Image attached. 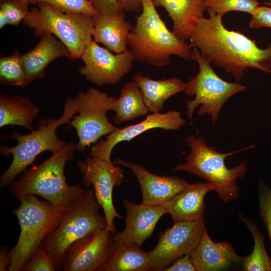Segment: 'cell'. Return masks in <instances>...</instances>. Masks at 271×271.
<instances>
[{
	"instance_id": "obj_1",
	"label": "cell",
	"mask_w": 271,
	"mask_h": 271,
	"mask_svg": "<svg viewBox=\"0 0 271 271\" xmlns=\"http://www.w3.org/2000/svg\"><path fill=\"white\" fill-rule=\"evenodd\" d=\"M207 11L209 18L200 19L189 37L192 48H197L208 63L223 68L238 82L249 68L271 72V43L259 48L255 40L227 29L223 15Z\"/></svg>"
},
{
	"instance_id": "obj_2",
	"label": "cell",
	"mask_w": 271,
	"mask_h": 271,
	"mask_svg": "<svg viewBox=\"0 0 271 271\" xmlns=\"http://www.w3.org/2000/svg\"><path fill=\"white\" fill-rule=\"evenodd\" d=\"M153 0H143L141 13L127 40L134 60L157 67L169 65L171 56L191 59L192 48L170 31L158 13Z\"/></svg>"
},
{
	"instance_id": "obj_3",
	"label": "cell",
	"mask_w": 271,
	"mask_h": 271,
	"mask_svg": "<svg viewBox=\"0 0 271 271\" xmlns=\"http://www.w3.org/2000/svg\"><path fill=\"white\" fill-rule=\"evenodd\" d=\"M77 150L76 144L67 143L61 150L40 165L25 171L9 186L11 193L20 200L28 194L38 195L56 207L66 208L84 189L81 185H68L64 174L65 167Z\"/></svg>"
},
{
	"instance_id": "obj_4",
	"label": "cell",
	"mask_w": 271,
	"mask_h": 271,
	"mask_svg": "<svg viewBox=\"0 0 271 271\" xmlns=\"http://www.w3.org/2000/svg\"><path fill=\"white\" fill-rule=\"evenodd\" d=\"M190 148V153L185 157V162L177 165L173 171H185L199 176L211 184L219 198L224 202L239 198V188L236 182L247 171V161H243L237 166L228 168L225 159L236 152L222 153L212 147L208 146L201 136L196 138L190 135L186 138Z\"/></svg>"
},
{
	"instance_id": "obj_5",
	"label": "cell",
	"mask_w": 271,
	"mask_h": 271,
	"mask_svg": "<svg viewBox=\"0 0 271 271\" xmlns=\"http://www.w3.org/2000/svg\"><path fill=\"white\" fill-rule=\"evenodd\" d=\"M20 205L13 211L21 232L15 246L9 252L8 270H22L26 263L59 224L65 208L56 207L35 195L20 199Z\"/></svg>"
},
{
	"instance_id": "obj_6",
	"label": "cell",
	"mask_w": 271,
	"mask_h": 271,
	"mask_svg": "<svg viewBox=\"0 0 271 271\" xmlns=\"http://www.w3.org/2000/svg\"><path fill=\"white\" fill-rule=\"evenodd\" d=\"M75 113L74 100L69 98L66 101L60 117L41 120L38 128L29 134L14 132L11 138L17 140V144L13 147L2 145L0 148L3 155L13 156L11 164L0 178L1 187L5 188L10 185L42 153L49 151L53 153L63 148L67 143L58 137L56 129L62 124L69 123Z\"/></svg>"
},
{
	"instance_id": "obj_7",
	"label": "cell",
	"mask_w": 271,
	"mask_h": 271,
	"mask_svg": "<svg viewBox=\"0 0 271 271\" xmlns=\"http://www.w3.org/2000/svg\"><path fill=\"white\" fill-rule=\"evenodd\" d=\"M92 187L86 188L65 208L58 225L43 243L58 269L64 253L75 241L99 229H106L105 216L99 213Z\"/></svg>"
},
{
	"instance_id": "obj_8",
	"label": "cell",
	"mask_w": 271,
	"mask_h": 271,
	"mask_svg": "<svg viewBox=\"0 0 271 271\" xmlns=\"http://www.w3.org/2000/svg\"><path fill=\"white\" fill-rule=\"evenodd\" d=\"M36 5L23 21V24L34 30L36 36L45 32L52 34L68 49L71 60L80 58L86 45L93 39V16L62 12L44 3Z\"/></svg>"
},
{
	"instance_id": "obj_9",
	"label": "cell",
	"mask_w": 271,
	"mask_h": 271,
	"mask_svg": "<svg viewBox=\"0 0 271 271\" xmlns=\"http://www.w3.org/2000/svg\"><path fill=\"white\" fill-rule=\"evenodd\" d=\"M190 58L198 63L199 72L185 83L186 94L194 96L186 101L187 116L192 120L195 110L199 106L197 114L209 115L214 123L226 101L235 94L244 91L246 87L239 82H227L218 76L197 48H193Z\"/></svg>"
},
{
	"instance_id": "obj_10",
	"label": "cell",
	"mask_w": 271,
	"mask_h": 271,
	"mask_svg": "<svg viewBox=\"0 0 271 271\" xmlns=\"http://www.w3.org/2000/svg\"><path fill=\"white\" fill-rule=\"evenodd\" d=\"M117 98L109 96L95 88L80 91L73 98L76 113L69 124L76 130L78 137L77 150L84 153L86 148L108 135L119 127L107 117L109 110H113Z\"/></svg>"
},
{
	"instance_id": "obj_11",
	"label": "cell",
	"mask_w": 271,
	"mask_h": 271,
	"mask_svg": "<svg viewBox=\"0 0 271 271\" xmlns=\"http://www.w3.org/2000/svg\"><path fill=\"white\" fill-rule=\"evenodd\" d=\"M77 166L83 175V183L87 188L92 186L96 200L103 209L106 220V229L113 235L116 233L114 223L115 218H122L116 211L112 199L113 190L123 181L122 169L99 158L88 156L79 161Z\"/></svg>"
},
{
	"instance_id": "obj_12",
	"label": "cell",
	"mask_w": 271,
	"mask_h": 271,
	"mask_svg": "<svg viewBox=\"0 0 271 271\" xmlns=\"http://www.w3.org/2000/svg\"><path fill=\"white\" fill-rule=\"evenodd\" d=\"M206 229L204 218L175 222L161 234L156 246L149 252L151 270H164L177 259L190 254Z\"/></svg>"
},
{
	"instance_id": "obj_13",
	"label": "cell",
	"mask_w": 271,
	"mask_h": 271,
	"mask_svg": "<svg viewBox=\"0 0 271 271\" xmlns=\"http://www.w3.org/2000/svg\"><path fill=\"white\" fill-rule=\"evenodd\" d=\"M111 52L91 40L80 57L84 63L79 69L80 74L97 86L118 83L131 70L135 60L128 49L120 53Z\"/></svg>"
},
{
	"instance_id": "obj_14",
	"label": "cell",
	"mask_w": 271,
	"mask_h": 271,
	"mask_svg": "<svg viewBox=\"0 0 271 271\" xmlns=\"http://www.w3.org/2000/svg\"><path fill=\"white\" fill-rule=\"evenodd\" d=\"M114 243L113 235L106 229L91 232L68 247L58 270L103 271Z\"/></svg>"
},
{
	"instance_id": "obj_15",
	"label": "cell",
	"mask_w": 271,
	"mask_h": 271,
	"mask_svg": "<svg viewBox=\"0 0 271 271\" xmlns=\"http://www.w3.org/2000/svg\"><path fill=\"white\" fill-rule=\"evenodd\" d=\"M185 123L181 113L176 110H170L166 113L154 112L138 123L131 124L107 135L105 140L96 142L92 147L90 155L109 162L113 148L121 142L130 141L140 134L153 128L165 130H176Z\"/></svg>"
},
{
	"instance_id": "obj_16",
	"label": "cell",
	"mask_w": 271,
	"mask_h": 271,
	"mask_svg": "<svg viewBox=\"0 0 271 271\" xmlns=\"http://www.w3.org/2000/svg\"><path fill=\"white\" fill-rule=\"evenodd\" d=\"M122 204L126 210L124 230L113 235L114 240L140 247L152 234L161 217L167 212L163 205L137 204L124 199Z\"/></svg>"
},
{
	"instance_id": "obj_17",
	"label": "cell",
	"mask_w": 271,
	"mask_h": 271,
	"mask_svg": "<svg viewBox=\"0 0 271 271\" xmlns=\"http://www.w3.org/2000/svg\"><path fill=\"white\" fill-rule=\"evenodd\" d=\"M112 163L128 168L132 172L140 186L142 203L146 205H163L189 184L184 179L157 175L140 165L120 159H116Z\"/></svg>"
},
{
	"instance_id": "obj_18",
	"label": "cell",
	"mask_w": 271,
	"mask_h": 271,
	"mask_svg": "<svg viewBox=\"0 0 271 271\" xmlns=\"http://www.w3.org/2000/svg\"><path fill=\"white\" fill-rule=\"evenodd\" d=\"M197 271L225 270L242 263L244 257L238 255L232 244L227 241L215 242L205 230L200 241L190 254Z\"/></svg>"
},
{
	"instance_id": "obj_19",
	"label": "cell",
	"mask_w": 271,
	"mask_h": 271,
	"mask_svg": "<svg viewBox=\"0 0 271 271\" xmlns=\"http://www.w3.org/2000/svg\"><path fill=\"white\" fill-rule=\"evenodd\" d=\"M214 190L208 182L189 184L164 205L175 222L200 220L204 216L205 197Z\"/></svg>"
},
{
	"instance_id": "obj_20",
	"label": "cell",
	"mask_w": 271,
	"mask_h": 271,
	"mask_svg": "<svg viewBox=\"0 0 271 271\" xmlns=\"http://www.w3.org/2000/svg\"><path fill=\"white\" fill-rule=\"evenodd\" d=\"M38 44L22 55L24 69L29 83L43 78L48 66L53 60L62 57L71 59L66 47L54 35L43 33Z\"/></svg>"
},
{
	"instance_id": "obj_21",
	"label": "cell",
	"mask_w": 271,
	"mask_h": 271,
	"mask_svg": "<svg viewBox=\"0 0 271 271\" xmlns=\"http://www.w3.org/2000/svg\"><path fill=\"white\" fill-rule=\"evenodd\" d=\"M156 7L165 9L173 24V32L180 39L189 37L207 9L205 0H153Z\"/></svg>"
},
{
	"instance_id": "obj_22",
	"label": "cell",
	"mask_w": 271,
	"mask_h": 271,
	"mask_svg": "<svg viewBox=\"0 0 271 271\" xmlns=\"http://www.w3.org/2000/svg\"><path fill=\"white\" fill-rule=\"evenodd\" d=\"M93 40L101 43L114 53L128 50L127 40L133 25L125 19L124 15L109 16L97 14L93 16Z\"/></svg>"
},
{
	"instance_id": "obj_23",
	"label": "cell",
	"mask_w": 271,
	"mask_h": 271,
	"mask_svg": "<svg viewBox=\"0 0 271 271\" xmlns=\"http://www.w3.org/2000/svg\"><path fill=\"white\" fill-rule=\"evenodd\" d=\"M133 81L141 90L149 111L152 113L162 110L168 98L184 91L185 88V83L175 77L154 80L137 73Z\"/></svg>"
},
{
	"instance_id": "obj_24",
	"label": "cell",
	"mask_w": 271,
	"mask_h": 271,
	"mask_svg": "<svg viewBox=\"0 0 271 271\" xmlns=\"http://www.w3.org/2000/svg\"><path fill=\"white\" fill-rule=\"evenodd\" d=\"M39 112V108L25 96H0V128L9 125L23 126L31 131L35 130L33 120Z\"/></svg>"
},
{
	"instance_id": "obj_25",
	"label": "cell",
	"mask_w": 271,
	"mask_h": 271,
	"mask_svg": "<svg viewBox=\"0 0 271 271\" xmlns=\"http://www.w3.org/2000/svg\"><path fill=\"white\" fill-rule=\"evenodd\" d=\"M151 270L149 252L137 246L114 240L110 256L103 271Z\"/></svg>"
},
{
	"instance_id": "obj_26",
	"label": "cell",
	"mask_w": 271,
	"mask_h": 271,
	"mask_svg": "<svg viewBox=\"0 0 271 271\" xmlns=\"http://www.w3.org/2000/svg\"><path fill=\"white\" fill-rule=\"evenodd\" d=\"M113 111L115 115L112 119L115 124H121L149 112L142 92L133 81L126 82L121 87Z\"/></svg>"
},
{
	"instance_id": "obj_27",
	"label": "cell",
	"mask_w": 271,
	"mask_h": 271,
	"mask_svg": "<svg viewBox=\"0 0 271 271\" xmlns=\"http://www.w3.org/2000/svg\"><path fill=\"white\" fill-rule=\"evenodd\" d=\"M239 218L250 231L254 240L252 252L244 257L242 270L271 271V257L268 255L264 245L263 234L259 230L255 222L249 218L239 214Z\"/></svg>"
},
{
	"instance_id": "obj_28",
	"label": "cell",
	"mask_w": 271,
	"mask_h": 271,
	"mask_svg": "<svg viewBox=\"0 0 271 271\" xmlns=\"http://www.w3.org/2000/svg\"><path fill=\"white\" fill-rule=\"evenodd\" d=\"M0 81L6 86L25 87L29 83L19 52L0 59Z\"/></svg>"
},
{
	"instance_id": "obj_29",
	"label": "cell",
	"mask_w": 271,
	"mask_h": 271,
	"mask_svg": "<svg viewBox=\"0 0 271 271\" xmlns=\"http://www.w3.org/2000/svg\"><path fill=\"white\" fill-rule=\"evenodd\" d=\"M207 10L223 15L230 11H239L252 15L259 6L257 0H205Z\"/></svg>"
},
{
	"instance_id": "obj_30",
	"label": "cell",
	"mask_w": 271,
	"mask_h": 271,
	"mask_svg": "<svg viewBox=\"0 0 271 271\" xmlns=\"http://www.w3.org/2000/svg\"><path fill=\"white\" fill-rule=\"evenodd\" d=\"M31 4H48L64 13H81L94 16L98 14L87 0H29Z\"/></svg>"
},
{
	"instance_id": "obj_31",
	"label": "cell",
	"mask_w": 271,
	"mask_h": 271,
	"mask_svg": "<svg viewBox=\"0 0 271 271\" xmlns=\"http://www.w3.org/2000/svg\"><path fill=\"white\" fill-rule=\"evenodd\" d=\"M29 0H0V10L5 14L8 25L17 26L29 12Z\"/></svg>"
},
{
	"instance_id": "obj_32",
	"label": "cell",
	"mask_w": 271,
	"mask_h": 271,
	"mask_svg": "<svg viewBox=\"0 0 271 271\" xmlns=\"http://www.w3.org/2000/svg\"><path fill=\"white\" fill-rule=\"evenodd\" d=\"M258 190L259 214L266 228L271 243V188L263 180H260Z\"/></svg>"
},
{
	"instance_id": "obj_33",
	"label": "cell",
	"mask_w": 271,
	"mask_h": 271,
	"mask_svg": "<svg viewBox=\"0 0 271 271\" xmlns=\"http://www.w3.org/2000/svg\"><path fill=\"white\" fill-rule=\"evenodd\" d=\"M56 270L49 253L43 246H41L30 259L26 263L22 270L54 271Z\"/></svg>"
},
{
	"instance_id": "obj_34",
	"label": "cell",
	"mask_w": 271,
	"mask_h": 271,
	"mask_svg": "<svg viewBox=\"0 0 271 271\" xmlns=\"http://www.w3.org/2000/svg\"><path fill=\"white\" fill-rule=\"evenodd\" d=\"M98 14L115 16L124 15L116 0H87Z\"/></svg>"
},
{
	"instance_id": "obj_35",
	"label": "cell",
	"mask_w": 271,
	"mask_h": 271,
	"mask_svg": "<svg viewBox=\"0 0 271 271\" xmlns=\"http://www.w3.org/2000/svg\"><path fill=\"white\" fill-rule=\"evenodd\" d=\"M251 16L249 23L251 28H271V7L259 6Z\"/></svg>"
},
{
	"instance_id": "obj_36",
	"label": "cell",
	"mask_w": 271,
	"mask_h": 271,
	"mask_svg": "<svg viewBox=\"0 0 271 271\" xmlns=\"http://www.w3.org/2000/svg\"><path fill=\"white\" fill-rule=\"evenodd\" d=\"M166 271H197L191 261L190 254H186L177 259L165 269Z\"/></svg>"
},
{
	"instance_id": "obj_37",
	"label": "cell",
	"mask_w": 271,
	"mask_h": 271,
	"mask_svg": "<svg viewBox=\"0 0 271 271\" xmlns=\"http://www.w3.org/2000/svg\"><path fill=\"white\" fill-rule=\"evenodd\" d=\"M124 12L138 13L142 10L143 0H116Z\"/></svg>"
},
{
	"instance_id": "obj_38",
	"label": "cell",
	"mask_w": 271,
	"mask_h": 271,
	"mask_svg": "<svg viewBox=\"0 0 271 271\" xmlns=\"http://www.w3.org/2000/svg\"><path fill=\"white\" fill-rule=\"evenodd\" d=\"M10 264L9 252L6 248L3 247L0 252V270L6 271L8 270Z\"/></svg>"
},
{
	"instance_id": "obj_39",
	"label": "cell",
	"mask_w": 271,
	"mask_h": 271,
	"mask_svg": "<svg viewBox=\"0 0 271 271\" xmlns=\"http://www.w3.org/2000/svg\"><path fill=\"white\" fill-rule=\"evenodd\" d=\"M8 25L7 20L4 13L0 10V29L3 28Z\"/></svg>"
},
{
	"instance_id": "obj_40",
	"label": "cell",
	"mask_w": 271,
	"mask_h": 271,
	"mask_svg": "<svg viewBox=\"0 0 271 271\" xmlns=\"http://www.w3.org/2000/svg\"><path fill=\"white\" fill-rule=\"evenodd\" d=\"M271 1V0H270ZM270 5H271V4H269Z\"/></svg>"
}]
</instances>
